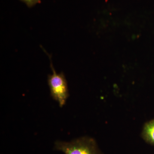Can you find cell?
<instances>
[{"label":"cell","instance_id":"1","mask_svg":"<svg viewBox=\"0 0 154 154\" xmlns=\"http://www.w3.org/2000/svg\"><path fill=\"white\" fill-rule=\"evenodd\" d=\"M54 149L64 154H102L95 140L88 137L79 138L70 142L56 141Z\"/></svg>","mask_w":154,"mask_h":154},{"label":"cell","instance_id":"2","mask_svg":"<svg viewBox=\"0 0 154 154\" xmlns=\"http://www.w3.org/2000/svg\"><path fill=\"white\" fill-rule=\"evenodd\" d=\"M50 60V66L52 70V74L48 76V83L50 91L51 96L58 103L60 107L64 106L69 96L67 82L63 72L57 73L52 63L51 57L45 51Z\"/></svg>","mask_w":154,"mask_h":154},{"label":"cell","instance_id":"3","mask_svg":"<svg viewBox=\"0 0 154 154\" xmlns=\"http://www.w3.org/2000/svg\"><path fill=\"white\" fill-rule=\"evenodd\" d=\"M143 139L148 143L154 145V119L146 122L142 131Z\"/></svg>","mask_w":154,"mask_h":154},{"label":"cell","instance_id":"4","mask_svg":"<svg viewBox=\"0 0 154 154\" xmlns=\"http://www.w3.org/2000/svg\"><path fill=\"white\" fill-rule=\"evenodd\" d=\"M20 1L25 3L29 8L33 7L40 2V0H20Z\"/></svg>","mask_w":154,"mask_h":154}]
</instances>
